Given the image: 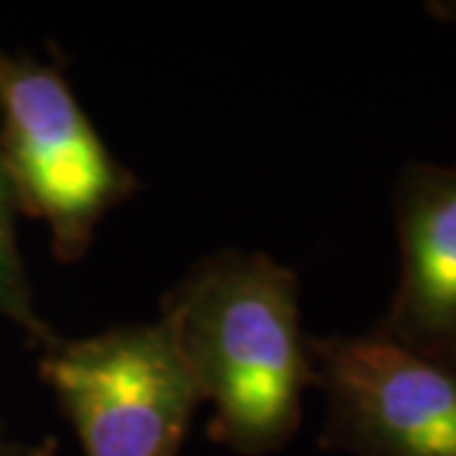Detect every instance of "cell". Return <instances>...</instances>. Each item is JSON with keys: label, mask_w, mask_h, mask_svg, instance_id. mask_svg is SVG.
<instances>
[{"label": "cell", "mask_w": 456, "mask_h": 456, "mask_svg": "<svg viewBox=\"0 0 456 456\" xmlns=\"http://www.w3.org/2000/svg\"><path fill=\"white\" fill-rule=\"evenodd\" d=\"M426 8H428V16L456 28V0H434Z\"/></svg>", "instance_id": "52a82bcc"}, {"label": "cell", "mask_w": 456, "mask_h": 456, "mask_svg": "<svg viewBox=\"0 0 456 456\" xmlns=\"http://www.w3.org/2000/svg\"><path fill=\"white\" fill-rule=\"evenodd\" d=\"M312 388L325 395L320 446L350 456H456V370L378 327L310 338Z\"/></svg>", "instance_id": "277c9868"}, {"label": "cell", "mask_w": 456, "mask_h": 456, "mask_svg": "<svg viewBox=\"0 0 456 456\" xmlns=\"http://www.w3.org/2000/svg\"><path fill=\"white\" fill-rule=\"evenodd\" d=\"M18 216H23L20 203L0 155V317L20 327L28 338V345L38 350L56 332L33 305L31 281L18 246Z\"/></svg>", "instance_id": "8992f818"}, {"label": "cell", "mask_w": 456, "mask_h": 456, "mask_svg": "<svg viewBox=\"0 0 456 456\" xmlns=\"http://www.w3.org/2000/svg\"><path fill=\"white\" fill-rule=\"evenodd\" d=\"M393 211L401 279L378 330L456 370V165H406Z\"/></svg>", "instance_id": "5b68a950"}, {"label": "cell", "mask_w": 456, "mask_h": 456, "mask_svg": "<svg viewBox=\"0 0 456 456\" xmlns=\"http://www.w3.org/2000/svg\"><path fill=\"white\" fill-rule=\"evenodd\" d=\"M23 446H26V444L13 441L11 436H8V428H5V424L0 421V456H16Z\"/></svg>", "instance_id": "9c48e42d"}, {"label": "cell", "mask_w": 456, "mask_h": 456, "mask_svg": "<svg viewBox=\"0 0 456 456\" xmlns=\"http://www.w3.org/2000/svg\"><path fill=\"white\" fill-rule=\"evenodd\" d=\"M59 454V441L53 436L36 441V444H26L16 456H56Z\"/></svg>", "instance_id": "ba28073f"}, {"label": "cell", "mask_w": 456, "mask_h": 456, "mask_svg": "<svg viewBox=\"0 0 456 456\" xmlns=\"http://www.w3.org/2000/svg\"><path fill=\"white\" fill-rule=\"evenodd\" d=\"M0 155L20 213L49 228L53 259L77 264L107 213L142 183L104 145L59 66L0 49Z\"/></svg>", "instance_id": "7a4b0ae2"}, {"label": "cell", "mask_w": 456, "mask_h": 456, "mask_svg": "<svg viewBox=\"0 0 456 456\" xmlns=\"http://www.w3.org/2000/svg\"><path fill=\"white\" fill-rule=\"evenodd\" d=\"M38 375L84 456H178L200 403L160 320L86 338L53 335L38 347Z\"/></svg>", "instance_id": "3957f363"}, {"label": "cell", "mask_w": 456, "mask_h": 456, "mask_svg": "<svg viewBox=\"0 0 456 456\" xmlns=\"http://www.w3.org/2000/svg\"><path fill=\"white\" fill-rule=\"evenodd\" d=\"M158 320L213 406L211 441L266 456L294 439L314 383L294 269L261 251L203 256L163 294Z\"/></svg>", "instance_id": "6da1fadb"}]
</instances>
